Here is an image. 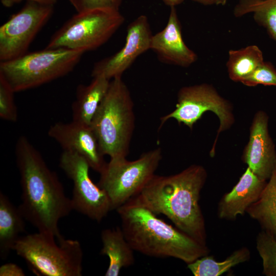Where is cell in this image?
<instances>
[{
    "instance_id": "cell-20",
    "label": "cell",
    "mask_w": 276,
    "mask_h": 276,
    "mask_svg": "<svg viewBox=\"0 0 276 276\" xmlns=\"http://www.w3.org/2000/svg\"><path fill=\"white\" fill-rule=\"evenodd\" d=\"M246 213L276 240V164L259 198Z\"/></svg>"
},
{
    "instance_id": "cell-26",
    "label": "cell",
    "mask_w": 276,
    "mask_h": 276,
    "mask_svg": "<svg viewBox=\"0 0 276 276\" xmlns=\"http://www.w3.org/2000/svg\"><path fill=\"white\" fill-rule=\"evenodd\" d=\"M241 83L248 86L259 84L276 86V69L271 63L264 61Z\"/></svg>"
},
{
    "instance_id": "cell-2",
    "label": "cell",
    "mask_w": 276,
    "mask_h": 276,
    "mask_svg": "<svg viewBox=\"0 0 276 276\" xmlns=\"http://www.w3.org/2000/svg\"><path fill=\"white\" fill-rule=\"evenodd\" d=\"M207 176L204 168L199 165L173 175L155 174L127 202L166 216L176 227L206 245L205 221L199 201Z\"/></svg>"
},
{
    "instance_id": "cell-11",
    "label": "cell",
    "mask_w": 276,
    "mask_h": 276,
    "mask_svg": "<svg viewBox=\"0 0 276 276\" xmlns=\"http://www.w3.org/2000/svg\"><path fill=\"white\" fill-rule=\"evenodd\" d=\"M54 6L27 2L0 27V62L10 61L28 53L35 36L47 23Z\"/></svg>"
},
{
    "instance_id": "cell-22",
    "label": "cell",
    "mask_w": 276,
    "mask_h": 276,
    "mask_svg": "<svg viewBox=\"0 0 276 276\" xmlns=\"http://www.w3.org/2000/svg\"><path fill=\"white\" fill-rule=\"evenodd\" d=\"M250 258L249 249L242 247L235 250L222 261H217L208 255L188 264L187 267L194 276H218L236 265L248 261Z\"/></svg>"
},
{
    "instance_id": "cell-9",
    "label": "cell",
    "mask_w": 276,
    "mask_h": 276,
    "mask_svg": "<svg viewBox=\"0 0 276 276\" xmlns=\"http://www.w3.org/2000/svg\"><path fill=\"white\" fill-rule=\"evenodd\" d=\"M177 101L175 109L160 118V128L167 120L174 119L179 124L182 123L192 130L204 113L208 111L214 112L218 117L220 125L210 151V155L213 157L219 134L229 129L234 123L231 104L212 85L205 83L181 88L177 94Z\"/></svg>"
},
{
    "instance_id": "cell-12",
    "label": "cell",
    "mask_w": 276,
    "mask_h": 276,
    "mask_svg": "<svg viewBox=\"0 0 276 276\" xmlns=\"http://www.w3.org/2000/svg\"><path fill=\"white\" fill-rule=\"evenodd\" d=\"M152 35L147 17L140 15L128 26L123 47L115 54L96 63L91 71L92 77L101 76L110 80L122 77L140 55L150 49Z\"/></svg>"
},
{
    "instance_id": "cell-25",
    "label": "cell",
    "mask_w": 276,
    "mask_h": 276,
    "mask_svg": "<svg viewBox=\"0 0 276 276\" xmlns=\"http://www.w3.org/2000/svg\"><path fill=\"white\" fill-rule=\"evenodd\" d=\"M14 93L8 82L0 74V117L12 122H16L18 118Z\"/></svg>"
},
{
    "instance_id": "cell-1",
    "label": "cell",
    "mask_w": 276,
    "mask_h": 276,
    "mask_svg": "<svg viewBox=\"0 0 276 276\" xmlns=\"http://www.w3.org/2000/svg\"><path fill=\"white\" fill-rule=\"evenodd\" d=\"M15 155L21 188L20 211L38 232L58 238L61 235L59 221L73 211L71 199L56 173L27 137L18 139Z\"/></svg>"
},
{
    "instance_id": "cell-6",
    "label": "cell",
    "mask_w": 276,
    "mask_h": 276,
    "mask_svg": "<svg viewBox=\"0 0 276 276\" xmlns=\"http://www.w3.org/2000/svg\"><path fill=\"white\" fill-rule=\"evenodd\" d=\"M84 52L66 49H46L0 62V74L16 92L42 85L71 72Z\"/></svg>"
},
{
    "instance_id": "cell-3",
    "label": "cell",
    "mask_w": 276,
    "mask_h": 276,
    "mask_svg": "<svg viewBox=\"0 0 276 276\" xmlns=\"http://www.w3.org/2000/svg\"><path fill=\"white\" fill-rule=\"evenodd\" d=\"M121 228L134 251L155 258H174L189 264L208 255L209 249L149 209L127 202L117 210Z\"/></svg>"
},
{
    "instance_id": "cell-31",
    "label": "cell",
    "mask_w": 276,
    "mask_h": 276,
    "mask_svg": "<svg viewBox=\"0 0 276 276\" xmlns=\"http://www.w3.org/2000/svg\"><path fill=\"white\" fill-rule=\"evenodd\" d=\"M201 4L208 6L215 4V0H191Z\"/></svg>"
},
{
    "instance_id": "cell-30",
    "label": "cell",
    "mask_w": 276,
    "mask_h": 276,
    "mask_svg": "<svg viewBox=\"0 0 276 276\" xmlns=\"http://www.w3.org/2000/svg\"><path fill=\"white\" fill-rule=\"evenodd\" d=\"M165 4L171 7H175L183 3L184 0H162Z\"/></svg>"
},
{
    "instance_id": "cell-10",
    "label": "cell",
    "mask_w": 276,
    "mask_h": 276,
    "mask_svg": "<svg viewBox=\"0 0 276 276\" xmlns=\"http://www.w3.org/2000/svg\"><path fill=\"white\" fill-rule=\"evenodd\" d=\"M59 166L73 183V210L101 222L112 210L111 203L105 191L90 178L88 162L77 153L63 151Z\"/></svg>"
},
{
    "instance_id": "cell-24",
    "label": "cell",
    "mask_w": 276,
    "mask_h": 276,
    "mask_svg": "<svg viewBox=\"0 0 276 276\" xmlns=\"http://www.w3.org/2000/svg\"><path fill=\"white\" fill-rule=\"evenodd\" d=\"M256 248L262 260L263 274L276 276V240L262 230L257 236Z\"/></svg>"
},
{
    "instance_id": "cell-13",
    "label": "cell",
    "mask_w": 276,
    "mask_h": 276,
    "mask_svg": "<svg viewBox=\"0 0 276 276\" xmlns=\"http://www.w3.org/2000/svg\"><path fill=\"white\" fill-rule=\"evenodd\" d=\"M48 134L60 145L63 151L75 152L84 157L95 171L100 173L106 164L90 125L73 121L57 122L50 126Z\"/></svg>"
},
{
    "instance_id": "cell-7",
    "label": "cell",
    "mask_w": 276,
    "mask_h": 276,
    "mask_svg": "<svg viewBox=\"0 0 276 276\" xmlns=\"http://www.w3.org/2000/svg\"><path fill=\"white\" fill-rule=\"evenodd\" d=\"M124 20L119 10L111 9L77 12L53 34L45 48L95 50L111 38Z\"/></svg>"
},
{
    "instance_id": "cell-23",
    "label": "cell",
    "mask_w": 276,
    "mask_h": 276,
    "mask_svg": "<svg viewBox=\"0 0 276 276\" xmlns=\"http://www.w3.org/2000/svg\"><path fill=\"white\" fill-rule=\"evenodd\" d=\"M252 13L255 20L276 41V0H240L234 14L241 17Z\"/></svg>"
},
{
    "instance_id": "cell-21",
    "label": "cell",
    "mask_w": 276,
    "mask_h": 276,
    "mask_svg": "<svg viewBox=\"0 0 276 276\" xmlns=\"http://www.w3.org/2000/svg\"><path fill=\"white\" fill-rule=\"evenodd\" d=\"M264 61L262 51L255 45L229 50L226 63L228 76L233 81L241 82Z\"/></svg>"
},
{
    "instance_id": "cell-27",
    "label": "cell",
    "mask_w": 276,
    "mask_h": 276,
    "mask_svg": "<svg viewBox=\"0 0 276 276\" xmlns=\"http://www.w3.org/2000/svg\"><path fill=\"white\" fill-rule=\"evenodd\" d=\"M77 12L105 8L119 10L122 0H68Z\"/></svg>"
},
{
    "instance_id": "cell-14",
    "label": "cell",
    "mask_w": 276,
    "mask_h": 276,
    "mask_svg": "<svg viewBox=\"0 0 276 276\" xmlns=\"http://www.w3.org/2000/svg\"><path fill=\"white\" fill-rule=\"evenodd\" d=\"M242 158L260 179H269L276 164V151L268 131V116L262 110L254 117Z\"/></svg>"
},
{
    "instance_id": "cell-16",
    "label": "cell",
    "mask_w": 276,
    "mask_h": 276,
    "mask_svg": "<svg viewBox=\"0 0 276 276\" xmlns=\"http://www.w3.org/2000/svg\"><path fill=\"white\" fill-rule=\"evenodd\" d=\"M267 181L260 179L247 167L232 190L224 194L220 200L218 217L234 220L238 215H243L259 198Z\"/></svg>"
},
{
    "instance_id": "cell-15",
    "label": "cell",
    "mask_w": 276,
    "mask_h": 276,
    "mask_svg": "<svg viewBox=\"0 0 276 276\" xmlns=\"http://www.w3.org/2000/svg\"><path fill=\"white\" fill-rule=\"evenodd\" d=\"M150 50L161 61L170 64L187 67L197 60L196 54L183 41L175 7H170L165 27L152 35Z\"/></svg>"
},
{
    "instance_id": "cell-29",
    "label": "cell",
    "mask_w": 276,
    "mask_h": 276,
    "mask_svg": "<svg viewBox=\"0 0 276 276\" xmlns=\"http://www.w3.org/2000/svg\"><path fill=\"white\" fill-rule=\"evenodd\" d=\"M33 2L42 5L54 6L57 0H1L2 4L5 7H11L21 1Z\"/></svg>"
},
{
    "instance_id": "cell-5",
    "label": "cell",
    "mask_w": 276,
    "mask_h": 276,
    "mask_svg": "<svg viewBox=\"0 0 276 276\" xmlns=\"http://www.w3.org/2000/svg\"><path fill=\"white\" fill-rule=\"evenodd\" d=\"M13 250L34 273L41 276H81L83 251L76 240L40 232L21 236Z\"/></svg>"
},
{
    "instance_id": "cell-17",
    "label": "cell",
    "mask_w": 276,
    "mask_h": 276,
    "mask_svg": "<svg viewBox=\"0 0 276 276\" xmlns=\"http://www.w3.org/2000/svg\"><path fill=\"white\" fill-rule=\"evenodd\" d=\"M110 80L93 77L88 85L80 84L77 88L76 99L72 106V121L90 125L91 121L108 90Z\"/></svg>"
},
{
    "instance_id": "cell-32",
    "label": "cell",
    "mask_w": 276,
    "mask_h": 276,
    "mask_svg": "<svg viewBox=\"0 0 276 276\" xmlns=\"http://www.w3.org/2000/svg\"><path fill=\"white\" fill-rule=\"evenodd\" d=\"M227 0H215V4L217 5L224 6L225 5Z\"/></svg>"
},
{
    "instance_id": "cell-18",
    "label": "cell",
    "mask_w": 276,
    "mask_h": 276,
    "mask_svg": "<svg viewBox=\"0 0 276 276\" xmlns=\"http://www.w3.org/2000/svg\"><path fill=\"white\" fill-rule=\"evenodd\" d=\"M100 254L109 258L105 276H118L121 270L133 264L134 250L126 240L121 227L103 229L101 234Z\"/></svg>"
},
{
    "instance_id": "cell-8",
    "label": "cell",
    "mask_w": 276,
    "mask_h": 276,
    "mask_svg": "<svg viewBox=\"0 0 276 276\" xmlns=\"http://www.w3.org/2000/svg\"><path fill=\"white\" fill-rule=\"evenodd\" d=\"M162 159L160 148L149 150L132 160L110 158L100 173L98 185L107 194L111 210H117L137 195L155 175Z\"/></svg>"
},
{
    "instance_id": "cell-19",
    "label": "cell",
    "mask_w": 276,
    "mask_h": 276,
    "mask_svg": "<svg viewBox=\"0 0 276 276\" xmlns=\"http://www.w3.org/2000/svg\"><path fill=\"white\" fill-rule=\"evenodd\" d=\"M26 219L18 206L0 192V257L7 259L25 230Z\"/></svg>"
},
{
    "instance_id": "cell-4",
    "label": "cell",
    "mask_w": 276,
    "mask_h": 276,
    "mask_svg": "<svg viewBox=\"0 0 276 276\" xmlns=\"http://www.w3.org/2000/svg\"><path fill=\"white\" fill-rule=\"evenodd\" d=\"M133 106L122 77L112 79L90 124L104 155L112 158L128 155L135 126Z\"/></svg>"
},
{
    "instance_id": "cell-28",
    "label": "cell",
    "mask_w": 276,
    "mask_h": 276,
    "mask_svg": "<svg viewBox=\"0 0 276 276\" xmlns=\"http://www.w3.org/2000/svg\"><path fill=\"white\" fill-rule=\"evenodd\" d=\"M25 275L23 269L14 263H6L0 267V276H24Z\"/></svg>"
}]
</instances>
